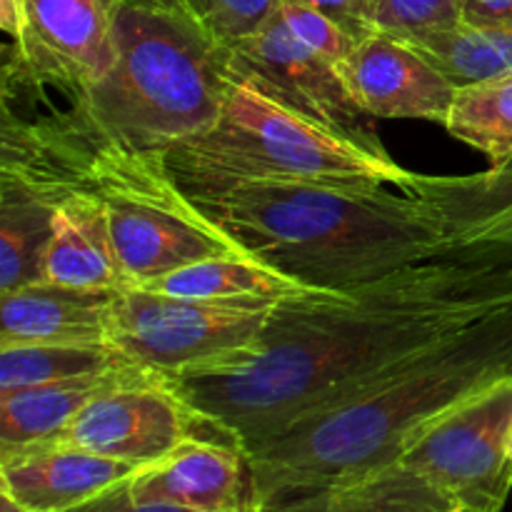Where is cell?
I'll use <instances>...</instances> for the list:
<instances>
[{"mask_svg":"<svg viewBox=\"0 0 512 512\" xmlns=\"http://www.w3.org/2000/svg\"><path fill=\"white\" fill-rule=\"evenodd\" d=\"M505 308L512 243L455 233L368 283L280 298L253 348L170 383L200 418V433L248 448Z\"/></svg>","mask_w":512,"mask_h":512,"instance_id":"cell-1","label":"cell"},{"mask_svg":"<svg viewBox=\"0 0 512 512\" xmlns=\"http://www.w3.org/2000/svg\"><path fill=\"white\" fill-rule=\"evenodd\" d=\"M508 375L512 308L438 340L248 445L258 512L305 510L328 485L393 460L430 420Z\"/></svg>","mask_w":512,"mask_h":512,"instance_id":"cell-2","label":"cell"},{"mask_svg":"<svg viewBox=\"0 0 512 512\" xmlns=\"http://www.w3.org/2000/svg\"><path fill=\"white\" fill-rule=\"evenodd\" d=\"M185 195L240 253L320 290L368 283L455 240L425 175L418 188L238 180Z\"/></svg>","mask_w":512,"mask_h":512,"instance_id":"cell-3","label":"cell"},{"mask_svg":"<svg viewBox=\"0 0 512 512\" xmlns=\"http://www.w3.org/2000/svg\"><path fill=\"white\" fill-rule=\"evenodd\" d=\"M0 160L93 195L130 288L195 260L240 253L180 190L163 153L128 143L70 100L43 110L3 105Z\"/></svg>","mask_w":512,"mask_h":512,"instance_id":"cell-4","label":"cell"},{"mask_svg":"<svg viewBox=\"0 0 512 512\" xmlns=\"http://www.w3.org/2000/svg\"><path fill=\"white\" fill-rule=\"evenodd\" d=\"M113 43L105 78L65 100L128 143L155 153L218 123L233 70L228 48L198 20L153 0H123Z\"/></svg>","mask_w":512,"mask_h":512,"instance_id":"cell-5","label":"cell"},{"mask_svg":"<svg viewBox=\"0 0 512 512\" xmlns=\"http://www.w3.org/2000/svg\"><path fill=\"white\" fill-rule=\"evenodd\" d=\"M183 193L238 180H313L418 188L420 175L293 113L233 73L220 118L208 133L163 150Z\"/></svg>","mask_w":512,"mask_h":512,"instance_id":"cell-6","label":"cell"},{"mask_svg":"<svg viewBox=\"0 0 512 512\" xmlns=\"http://www.w3.org/2000/svg\"><path fill=\"white\" fill-rule=\"evenodd\" d=\"M280 298H180L145 288L115 293L108 343L168 380L203 373L263 338Z\"/></svg>","mask_w":512,"mask_h":512,"instance_id":"cell-7","label":"cell"},{"mask_svg":"<svg viewBox=\"0 0 512 512\" xmlns=\"http://www.w3.org/2000/svg\"><path fill=\"white\" fill-rule=\"evenodd\" d=\"M395 458L453 512H498L512 493V375L430 420Z\"/></svg>","mask_w":512,"mask_h":512,"instance_id":"cell-8","label":"cell"},{"mask_svg":"<svg viewBox=\"0 0 512 512\" xmlns=\"http://www.w3.org/2000/svg\"><path fill=\"white\" fill-rule=\"evenodd\" d=\"M123 0H20L18 30L3 50V88L60 90L75 98L113 65Z\"/></svg>","mask_w":512,"mask_h":512,"instance_id":"cell-9","label":"cell"},{"mask_svg":"<svg viewBox=\"0 0 512 512\" xmlns=\"http://www.w3.org/2000/svg\"><path fill=\"white\" fill-rule=\"evenodd\" d=\"M228 63L238 78L320 128L388 158L375 120L350 93L340 65L300 43L275 15L248 38L228 48Z\"/></svg>","mask_w":512,"mask_h":512,"instance_id":"cell-10","label":"cell"},{"mask_svg":"<svg viewBox=\"0 0 512 512\" xmlns=\"http://www.w3.org/2000/svg\"><path fill=\"white\" fill-rule=\"evenodd\" d=\"M95 510L258 512L248 450L220 435H190L135 470Z\"/></svg>","mask_w":512,"mask_h":512,"instance_id":"cell-11","label":"cell"},{"mask_svg":"<svg viewBox=\"0 0 512 512\" xmlns=\"http://www.w3.org/2000/svg\"><path fill=\"white\" fill-rule=\"evenodd\" d=\"M190 435H200L195 410L168 378L145 373L95 395L55 440L143 468L173 453Z\"/></svg>","mask_w":512,"mask_h":512,"instance_id":"cell-12","label":"cell"},{"mask_svg":"<svg viewBox=\"0 0 512 512\" xmlns=\"http://www.w3.org/2000/svg\"><path fill=\"white\" fill-rule=\"evenodd\" d=\"M135 470V465L123 460L55 438L0 450L3 510H95Z\"/></svg>","mask_w":512,"mask_h":512,"instance_id":"cell-13","label":"cell"},{"mask_svg":"<svg viewBox=\"0 0 512 512\" xmlns=\"http://www.w3.org/2000/svg\"><path fill=\"white\" fill-rule=\"evenodd\" d=\"M353 98L380 120H430L445 125L455 85L410 40L373 30L340 63Z\"/></svg>","mask_w":512,"mask_h":512,"instance_id":"cell-14","label":"cell"},{"mask_svg":"<svg viewBox=\"0 0 512 512\" xmlns=\"http://www.w3.org/2000/svg\"><path fill=\"white\" fill-rule=\"evenodd\" d=\"M118 290L40 283L0 293V345L108 343V315Z\"/></svg>","mask_w":512,"mask_h":512,"instance_id":"cell-15","label":"cell"},{"mask_svg":"<svg viewBox=\"0 0 512 512\" xmlns=\"http://www.w3.org/2000/svg\"><path fill=\"white\" fill-rule=\"evenodd\" d=\"M63 195L43 175L0 160V293L45 280V253Z\"/></svg>","mask_w":512,"mask_h":512,"instance_id":"cell-16","label":"cell"},{"mask_svg":"<svg viewBox=\"0 0 512 512\" xmlns=\"http://www.w3.org/2000/svg\"><path fill=\"white\" fill-rule=\"evenodd\" d=\"M63 190L45 253V280L90 290L130 288L98 200L83 190Z\"/></svg>","mask_w":512,"mask_h":512,"instance_id":"cell-17","label":"cell"},{"mask_svg":"<svg viewBox=\"0 0 512 512\" xmlns=\"http://www.w3.org/2000/svg\"><path fill=\"white\" fill-rule=\"evenodd\" d=\"M145 373H153V370L128 365V368L108 370V373L0 390V450L55 438L95 395Z\"/></svg>","mask_w":512,"mask_h":512,"instance_id":"cell-18","label":"cell"},{"mask_svg":"<svg viewBox=\"0 0 512 512\" xmlns=\"http://www.w3.org/2000/svg\"><path fill=\"white\" fill-rule=\"evenodd\" d=\"M145 290L180 298H243V295H260V298H288V295L310 293L313 285L283 275L270 265L258 263L243 253L215 255V258L195 260V263L175 268L150 283L140 285Z\"/></svg>","mask_w":512,"mask_h":512,"instance_id":"cell-19","label":"cell"},{"mask_svg":"<svg viewBox=\"0 0 512 512\" xmlns=\"http://www.w3.org/2000/svg\"><path fill=\"white\" fill-rule=\"evenodd\" d=\"M305 510L315 512H453L400 458L385 460L358 475L328 485Z\"/></svg>","mask_w":512,"mask_h":512,"instance_id":"cell-20","label":"cell"},{"mask_svg":"<svg viewBox=\"0 0 512 512\" xmlns=\"http://www.w3.org/2000/svg\"><path fill=\"white\" fill-rule=\"evenodd\" d=\"M425 185L448 213L453 233L512 243V163L468 178H430Z\"/></svg>","mask_w":512,"mask_h":512,"instance_id":"cell-21","label":"cell"},{"mask_svg":"<svg viewBox=\"0 0 512 512\" xmlns=\"http://www.w3.org/2000/svg\"><path fill=\"white\" fill-rule=\"evenodd\" d=\"M455 88L512 73V23H463L410 40Z\"/></svg>","mask_w":512,"mask_h":512,"instance_id":"cell-22","label":"cell"},{"mask_svg":"<svg viewBox=\"0 0 512 512\" xmlns=\"http://www.w3.org/2000/svg\"><path fill=\"white\" fill-rule=\"evenodd\" d=\"M135 365L110 343L0 345V390L30 388Z\"/></svg>","mask_w":512,"mask_h":512,"instance_id":"cell-23","label":"cell"},{"mask_svg":"<svg viewBox=\"0 0 512 512\" xmlns=\"http://www.w3.org/2000/svg\"><path fill=\"white\" fill-rule=\"evenodd\" d=\"M445 128L453 138L473 145L490 168L512 163V73L455 90Z\"/></svg>","mask_w":512,"mask_h":512,"instance_id":"cell-24","label":"cell"},{"mask_svg":"<svg viewBox=\"0 0 512 512\" xmlns=\"http://www.w3.org/2000/svg\"><path fill=\"white\" fill-rule=\"evenodd\" d=\"M198 20L218 43L230 48L268 23L278 0H153Z\"/></svg>","mask_w":512,"mask_h":512,"instance_id":"cell-25","label":"cell"},{"mask_svg":"<svg viewBox=\"0 0 512 512\" xmlns=\"http://www.w3.org/2000/svg\"><path fill=\"white\" fill-rule=\"evenodd\" d=\"M375 28L418 40L460 23V0H370Z\"/></svg>","mask_w":512,"mask_h":512,"instance_id":"cell-26","label":"cell"},{"mask_svg":"<svg viewBox=\"0 0 512 512\" xmlns=\"http://www.w3.org/2000/svg\"><path fill=\"white\" fill-rule=\"evenodd\" d=\"M275 15L283 20L285 28L300 43H305L315 53L325 55V58L338 65L348 58L350 50L358 43V38H353L338 20L330 18L323 10L313 8V5L300 3V0H278Z\"/></svg>","mask_w":512,"mask_h":512,"instance_id":"cell-27","label":"cell"},{"mask_svg":"<svg viewBox=\"0 0 512 512\" xmlns=\"http://www.w3.org/2000/svg\"><path fill=\"white\" fill-rule=\"evenodd\" d=\"M300 3H308L313 8L323 10L330 18L338 20L345 30H348L353 38H365L368 33H373L375 20H373V5L370 0H300Z\"/></svg>","mask_w":512,"mask_h":512,"instance_id":"cell-28","label":"cell"},{"mask_svg":"<svg viewBox=\"0 0 512 512\" xmlns=\"http://www.w3.org/2000/svg\"><path fill=\"white\" fill-rule=\"evenodd\" d=\"M460 20L473 25L512 23V0H460Z\"/></svg>","mask_w":512,"mask_h":512,"instance_id":"cell-29","label":"cell"}]
</instances>
